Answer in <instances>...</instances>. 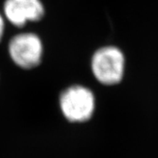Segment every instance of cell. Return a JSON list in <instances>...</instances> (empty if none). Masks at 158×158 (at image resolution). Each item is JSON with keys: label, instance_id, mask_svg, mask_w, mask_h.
Returning <instances> with one entry per match:
<instances>
[{"label": "cell", "instance_id": "1", "mask_svg": "<svg viewBox=\"0 0 158 158\" xmlns=\"http://www.w3.org/2000/svg\"><path fill=\"white\" fill-rule=\"evenodd\" d=\"M91 69L97 80L101 84L117 85L124 76V55L119 48L113 46L99 48L93 55Z\"/></svg>", "mask_w": 158, "mask_h": 158}, {"label": "cell", "instance_id": "2", "mask_svg": "<svg viewBox=\"0 0 158 158\" xmlns=\"http://www.w3.org/2000/svg\"><path fill=\"white\" fill-rule=\"evenodd\" d=\"M60 107L65 118L70 122L89 120L94 112L95 98L92 91L81 85H74L62 91Z\"/></svg>", "mask_w": 158, "mask_h": 158}, {"label": "cell", "instance_id": "3", "mask_svg": "<svg viewBox=\"0 0 158 158\" xmlns=\"http://www.w3.org/2000/svg\"><path fill=\"white\" fill-rule=\"evenodd\" d=\"M9 54L12 61L20 68H35L40 63L42 58L41 40L34 34H18L10 40Z\"/></svg>", "mask_w": 158, "mask_h": 158}, {"label": "cell", "instance_id": "4", "mask_svg": "<svg viewBox=\"0 0 158 158\" xmlns=\"http://www.w3.org/2000/svg\"><path fill=\"white\" fill-rule=\"evenodd\" d=\"M4 11L8 20L18 27L27 21H38L44 15V7L40 0H6Z\"/></svg>", "mask_w": 158, "mask_h": 158}, {"label": "cell", "instance_id": "5", "mask_svg": "<svg viewBox=\"0 0 158 158\" xmlns=\"http://www.w3.org/2000/svg\"><path fill=\"white\" fill-rule=\"evenodd\" d=\"M4 29H5V23H4V19L2 16L0 15V41L3 37V34H4Z\"/></svg>", "mask_w": 158, "mask_h": 158}]
</instances>
